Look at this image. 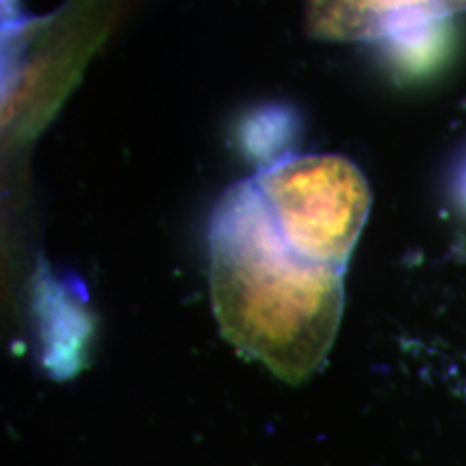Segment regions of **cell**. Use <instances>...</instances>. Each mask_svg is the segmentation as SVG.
Returning a JSON list of instances; mask_svg holds the SVG:
<instances>
[{"label": "cell", "instance_id": "obj_1", "mask_svg": "<svg viewBox=\"0 0 466 466\" xmlns=\"http://www.w3.org/2000/svg\"><path fill=\"white\" fill-rule=\"evenodd\" d=\"M209 256L213 309L225 339L285 382L308 380L339 330L344 271L290 249L250 178L218 200Z\"/></svg>", "mask_w": 466, "mask_h": 466}, {"label": "cell", "instance_id": "obj_2", "mask_svg": "<svg viewBox=\"0 0 466 466\" xmlns=\"http://www.w3.org/2000/svg\"><path fill=\"white\" fill-rule=\"evenodd\" d=\"M250 180L290 249L346 269L371 206L360 167L344 156L308 154L273 163Z\"/></svg>", "mask_w": 466, "mask_h": 466}, {"label": "cell", "instance_id": "obj_3", "mask_svg": "<svg viewBox=\"0 0 466 466\" xmlns=\"http://www.w3.org/2000/svg\"><path fill=\"white\" fill-rule=\"evenodd\" d=\"M466 11V0H304L306 30L327 42H382L402 28Z\"/></svg>", "mask_w": 466, "mask_h": 466}, {"label": "cell", "instance_id": "obj_4", "mask_svg": "<svg viewBox=\"0 0 466 466\" xmlns=\"http://www.w3.org/2000/svg\"><path fill=\"white\" fill-rule=\"evenodd\" d=\"M450 17L402 28L379 42L392 66L408 76H423L441 65L450 50Z\"/></svg>", "mask_w": 466, "mask_h": 466}, {"label": "cell", "instance_id": "obj_5", "mask_svg": "<svg viewBox=\"0 0 466 466\" xmlns=\"http://www.w3.org/2000/svg\"><path fill=\"white\" fill-rule=\"evenodd\" d=\"M458 196H460V199L466 208V165L463 171H461V175H460V180H458Z\"/></svg>", "mask_w": 466, "mask_h": 466}]
</instances>
